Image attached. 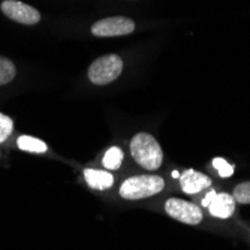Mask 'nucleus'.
I'll return each instance as SVG.
<instances>
[{
    "label": "nucleus",
    "mask_w": 250,
    "mask_h": 250,
    "mask_svg": "<svg viewBox=\"0 0 250 250\" xmlns=\"http://www.w3.org/2000/svg\"><path fill=\"white\" fill-rule=\"evenodd\" d=\"M130 153L138 165L148 171H156L161 168L164 161V151L156 141L154 136L146 132L136 133L130 143Z\"/></svg>",
    "instance_id": "obj_1"
},
{
    "label": "nucleus",
    "mask_w": 250,
    "mask_h": 250,
    "mask_svg": "<svg viewBox=\"0 0 250 250\" xmlns=\"http://www.w3.org/2000/svg\"><path fill=\"white\" fill-rule=\"evenodd\" d=\"M165 181L159 175H136L127 178L120 186V196L125 199H143L162 192Z\"/></svg>",
    "instance_id": "obj_2"
},
{
    "label": "nucleus",
    "mask_w": 250,
    "mask_h": 250,
    "mask_svg": "<svg viewBox=\"0 0 250 250\" xmlns=\"http://www.w3.org/2000/svg\"><path fill=\"white\" fill-rule=\"evenodd\" d=\"M123 71V60L117 54H106L96 59L88 67V78L96 85H106L117 80Z\"/></svg>",
    "instance_id": "obj_3"
},
{
    "label": "nucleus",
    "mask_w": 250,
    "mask_h": 250,
    "mask_svg": "<svg viewBox=\"0 0 250 250\" xmlns=\"http://www.w3.org/2000/svg\"><path fill=\"white\" fill-rule=\"evenodd\" d=\"M135 30V22L126 17H108L96 21L92 26V33L99 38H112L129 35Z\"/></svg>",
    "instance_id": "obj_4"
},
{
    "label": "nucleus",
    "mask_w": 250,
    "mask_h": 250,
    "mask_svg": "<svg viewBox=\"0 0 250 250\" xmlns=\"http://www.w3.org/2000/svg\"><path fill=\"white\" fill-rule=\"evenodd\" d=\"M165 211L172 219L188 225H198L202 220V211L199 207L180 198H169L165 202Z\"/></svg>",
    "instance_id": "obj_5"
},
{
    "label": "nucleus",
    "mask_w": 250,
    "mask_h": 250,
    "mask_svg": "<svg viewBox=\"0 0 250 250\" xmlns=\"http://www.w3.org/2000/svg\"><path fill=\"white\" fill-rule=\"evenodd\" d=\"M0 8H2V12L8 18L14 20L17 22H21V24L33 26V24H38V22L41 21L39 11H36L30 5L18 2V0H5Z\"/></svg>",
    "instance_id": "obj_6"
},
{
    "label": "nucleus",
    "mask_w": 250,
    "mask_h": 250,
    "mask_svg": "<svg viewBox=\"0 0 250 250\" xmlns=\"http://www.w3.org/2000/svg\"><path fill=\"white\" fill-rule=\"evenodd\" d=\"M180 185L185 193L195 195V193H199L202 189L211 186V178L202 172L188 169L180 175Z\"/></svg>",
    "instance_id": "obj_7"
},
{
    "label": "nucleus",
    "mask_w": 250,
    "mask_h": 250,
    "mask_svg": "<svg viewBox=\"0 0 250 250\" xmlns=\"http://www.w3.org/2000/svg\"><path fill=\"white\" fill-rule=\"evenodd\" d=\"M207 208L210 214L217 219H228L235 211V199L228 193H216Z\"/></svg>",
    "instance_id": "obj_8"
},
{
    "label": "nucleus",
    "mask_w": 250,
    "mask_h": 250,
    "mask_svg": "<svg viewBox=\"0 0 250 250\" xmlns=\"http://www.w3.org/2000/svg\"><path fill=\"white\" fill-rule=\"evenodd\" d=\"M84 178L90 188L99 189V190L109 189L112 186V183H114V177H112V174H109L106 171H98V169H85Z\"/></svg>",
    "instance_id": "obj_9"
},
{
    "label": "nucleus",
    "mask_w": 250,
    "mask_h": 250,
    "mask_svg": "<svg viewBox=\"0 0 250 250\" xmlns=\"http://www.w3.org/2000/svg\"><path fill=\"white\" fill-rule=\"evenodd\" d=\"M17 144L21 150L29 151V153H45L47 151V144L38 138H33V136H29V135L20 136Z\"/></svg>",
    "instance_id": "obj_10"
},
{
    "label": "nucleus",
    "mask_w": 250,
    "mask_h": 250,
    "mask_svg": "<svg viewBox=\"0 0 250 250\" xmlns=\"http://www.w3.org/2000/svg\"><path fill=\"white\" fill-rule=\"evenodd\" d=\"M123 162V151L119 147H111L104 156V167L109 171H116Z\"/></svg>",
    "instance_id": "obj_11"
},
{
    "label": "nucleus",
    "mask_w": 250,
    "mask_h": 250,
    "mask_svg": "<svg viewBox=\"0 0 250 250\" xmlns=\"http://www.w3.org/2000/svg\"><path fill=\"white\" fill-rule=\"evenodd\" d=\"M15 74H17L15 64L9 59L0 56V85L11 83L15 78Z\"/></svg>",
    "instance_id": "obj_12"
},
{
    "label": "nucleus",
    "mask_w": 250,
    "mask_h": 250,
    "mask_svg": "<svg viewBox=\"0 0 250 250\" xmlns=\"http://www.w3.org/2000/svg\"><path fill=\"white\" fill-rule=\"evenodd\" d=\"M234 199L240 204H250V181L241 183L234 189Z\"/></svg>",
    "instance_id": "obj_13"
},
{
    "label": "nucleus",
    "mask_w": 250,
    "mask_h": 250,
    "mask_svg": "<svg viewBox=\"0 0 250 250\" xmlns=\"http://www.w3.org/2000/svg\"><path fill=\"white\" fill-rule=\"evenodd\" d=\"M213 167L217 169L219 175L223 177V178L231 177V175L234 174V167H232L231 164L226 162L225 159H222V157H214V159H213Z\"/></svg>",
    "instance_id": "obj_14"
},
{
    "label": "nucleus",
    "mask_w": 250,
    "mask_h": 250,
    "mask_svg": "<svg viewBox=\"0 0 250 250\" xmlns=\"http://www.w3.org/2000/svg\"><path fill=\"white\" fill-rule=\"evenodd\" d=\"M12 130H14L12 119H9L8 116L0 112V143L6 141V138L12 133Z\"/></svg>",
    "instance_id": "obj_15"
},
{
    "label": "nucleus",
    "mask_w": 250,
    "mask_h": 250,
    "mask_svg": "<svg viewBox=\"0 0 250 250\" xmlns=\"http://www.w3.org/2000/svg\"><path fill=\"white\" fill-rule=\"evenodd\" d=\"M214 196H216V192H214V190H210V192L207 193V196L202 199V207H208V206H210V202L213 201Z\"/></svg>",
    "instance_id": "obj_16"
},
{
    "label": "nucleus",
    "mask_w": 250,
    "mask_h": 250,
    "mask_svg": "<svg viewBox=\"0 0 250 250\" xmlns=\"http://www.w3.org/2000/svg\"><path fill=\"white\" fill-rule=\"evenodd\" d=\"M172 177H174V178H178V172H177V171H174V172H172Z\"/></svg>",
    "instance_id": "obj_17"
}]
</instances>
